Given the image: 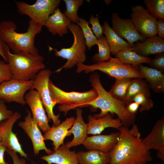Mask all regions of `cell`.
<instances>
[{
    "instance_id": "1",
    "label": "cell",
    "mask_w": 164,
    "mask_h": 164,
    "mask_svg": "<svg viewBox=\"0 0 164 164\" xmlns=\"http://www.w3.org/2000/svg\"><path fill=\"white\" fill-rule=\"evenodd\" d=\"M118 130V140L109 152V164H145L152 160L151 153L144 144L137 125H133L131 129L122 126Z\"/></svg>"
},
{
    "instance_id": "2",
    "label": "cell",
    "mask_w": 164,
    "mask_h": 164,
    "mask_svg": "<svg viewBox=\"0 0 164 164\" xmlns=\"http://www.w3.org/2000/svg\"><path fill=\"white\" fill-rule=\"evenodd\" d=\"M27 31L17 32V26L12 21L3 20L0 22V39L11 50L13 53L24 52L37 56L38 50L34 45L35 38L40 33L42 26L30 19Z\"/></svg>"
},
{
    "instance_id": "3",
    "label": "cell",
    "mask_w": 164,
    "mask_h": 164,
    "mask_svg": "<svg viewBox=\"0 0 164 164\" xmlns=\"http://www.w3.org/2000/svg\"><path fill=\"white\" fill-rule=\"evenodd\" d=\"M89 81L97 91V96L94 100L86 104L85 107L90 106L93 109H100L101 112L97 114L98 116L108 113L115 114L125 127L128 128L134 124L136 116L128 112L123 101L116 99L105 90L101 83L98 73L95 72L91 74Z\"/></svg>"
},
{
    "instance_id": "4",
    "label": "cell",
    "mask_w": 164,
    "mask_h": 164,
    "mask_svg": "<svg viewBox=\"0 0 164 164\" xmlns=\"http://www.w3.org/2000/svg\"><path fill=\"white\" fill-rule=\"evenodd\" d=\"M6 56L7 63L14 79L21 81L33 80L38 72L45 68L44 58L40 55L35 56L24 52L12 53L8 47Z\"/></svg>"
},
{
    "instance_id": "5",
    "label": "cell",
    "mask_w": 164,
    "mask_h": 164,
    "mask_svg": "<svg viewBox=\"0 0 164 164\" xmlns=\"http://www.w3.org/2000/svg\"><path fill=\"white\" fill-rule=\"evenodd\" d=\"M49 87L52 100L60 104L58 109L65 115L71 110L85 107L86 104L94 100L97 96V91L93 88L83 92L64 91L55 85L50 79Z\"/></svg>"
},
{
    "instance_id": "6",
    "label": "cell",
    "mask_w": 164,
    "mask_h": 164,
    "mask_svg": "<svg viewBox=\"0 0 164 164\" xmlns=\"http://www.w3.org/2000/svg\"><path fill=\"white\" fill-rule=\"evenodd\" d=\"M76 72L86 73L99 70L115 79L123 78L144 79L142 74L133 65L126 64L119 58L111 57L108 60L86 65L79 63L77 65Z\"/></svg>"
},
{
    "instance_id": "7",
    "label": "cell",
    "mask_w": 164,
    "mask_h": 164,
    "mask_svg": "<svg viewBox=\"0 0 164 164\" xmlns=\"http://www.w3.org/2000/svg\"><path fill=\"white\" fill-rule=\"evenodd\" d=\"M73 37V42L71 46L63 48L58 51L49 46L50 51L53 50L55 56L67 60V62L55 72L59 73L62 69H70L79 63H84L86 60L85 51L87 47L85 41L80 27L77 24L71 23L68 27Z\"/></svg>"
},
{
    "instance_id": "8",
    "label": "cell",
    "mask_w": 164,
    "mask_h": 164,
    "mask_svg": "<svg viewBox=\"0 0 164 164\" xmlns=\"http://www.w3.org/2000/svg\"><path fill=\"white\" fill-rule=\"evenodd\" d=\"M14 2L19 13L28 15L30 19L42 26L61 3L60 0H37L33 5L23 1Z\"/></svg>"
},
{
    "instance_id": "9",
    "label": "cell",
    "mask_w": 164,
    "mask_h": 164,
    "mask_svg": "<svg viewBox=\"0 0 164 164\" xmlns=\"http://www.w3.org/2000/svg\"><path fill=\"white\" fill-rule=\"evenodd\" d=\"M51 74V71L48 69L40 71L33 80L31 89L38 91L49 121L52 120L53 125L57 126L60 124L61 121L59 119L60 114L55 115L53 111V108L56 103L52 99L49 87L50 77Z\"/></svg>"
},
{
    "instance_id": "10",
    "label": "cell",
    "mask_w": 164,
    "mask_h": 164,
    "mask_svg": "<svg viewBox=\"0 0 164 164\" xmlns=\"http://www.w3.org/2000/svg\"><path fill=\"white\" fill-rule=\"evenodd\" d=\"M33 80L21 81L12 78L0 84V99L25 105L26 92L31 89Z\"/></svg>"
},
{
    "instance_id": "11",
    "label": "cell",
    "mask_w": 164,
    "mask_h": 164,
    "mask_svg": "<svg viewBox=\"0 0 164 164\" xmlns=\"http://www.w3.org/2000/svg\"><path fill=\"white\" fill-rule=\"evenodd\" d=\"M131 19L138 32L148 38L157 34V20L142 5L131 6Z\"/></svg>"
},
{
    "instance_id": "12",
    "label": "cell",
    "mask_w": 164,
    "mask_h": 164,
    "mask_svg": "<svg viewBox=\"0 0 164 164\" xmlns=\"http://www.w3.org/2000/svg\"><path fill=\"white\" fill-rule=\"evenodd\" d=\"M21 117L20 114L16 111L9 118L0 122V142L6 149L19 153L22 157L27 158L28 155L23 150L16 135L12 131L14 124Z\"/></svg>"
},
{
    "instance_id": "13",
    "label": "cell",
    "mask_w": 164,
    "mask_h": 164,
    "mask_svg": "<svg viewBox=\"0 0 164 164\" xmlns=\"http://www.w3.org/2000/svg\"><path fill=\"white\" fill-rule=\"evenodd\" d=\"M111 23L114 31L121 38L126 39L131 46L135 42H143L147 39L138 32L130 19H122L118 13L112 14Z\"/></svg>"
},
{
    "instance_id": "14",
    "label": "cell",
    "mask_w": 164,
    "mask_h": 164,
    "mask_svg": "<svg viewBox=\"0 0 164 164\" xmlns=\"http://www.w3.org/2000/svg\"><path fill=\"white\" fill-rule=\"evenodd\" d=\"M27 114L24 121L19 122L18 126L22 128L30 138L33 145V153L38 155L40 151L44 150L48 155L52 154L53 151L46 147L44 137L36 122L32 118L31 112L27 110Z\"/></svg>"
},
{
    "instance_id": "15",
    "label": "cell",
    "mask_w": 164,
    "mask_h": 164,
    "mask_svg": "<svg viewBox=\"0 0 164 164\" xmlns=\"http://www.w3.org/2000/svg\"><path fill=\"white\" fill-rule=\"evenodd\" d=\"M24 99L26 104L30 108L32 118L37 123L39 129L44 133L46 132L50 127L38 91L35 89L29 90L25 94Z\"/></svg>"
},
{
    "instance_id": "16",
    "label": "cell",
    "mask_w": 164,
    "mask_h": 164,
    "mask_svg": "<svg viewBox=\"0 0 164 164\" xmlns=\"http://www.w3.org/2000/svg\"><path fill=\"white\" fill-rule=\"evenodd\" d=\"M149 150L154 149L158 151L157 156L164 162V118L157 120L149 134L142 139Z\"/></svg>"
},
{
    "instance_id": "17",
    "label": "cell",
    "mask_w": 164,
    "mask_h": 164,
    "mask_svg": "<svg viewBox=\"0 0 164 164\" xmlns=\"http://www.w3.org/2000/svg\"><path fill=\"white\" fill-rule=\"evenodd\" d=\"M88 135L99 134L108 128L119 130L123 126L118 118H113L109 113L102 116H98L97 114L93 115L89 114L88 115Z\"/></svg>"
},
{
    "instance_id": "18",
    "label": "cell",
    "mask_w": 164,
    "mask_h": 164,
    "mask_svg": "<svg viewBox=\"0 0 164 164\" xmlns=\"http://www.w3.org/2000/svg\"><path fill=\"white\" fill-rule=\"evenodd\" d=\"M119 135V132L109 135L87 136L83 145L88 150L95 149L109 152L117 143Z\"/></svg>"
},
{
    "instance_id": "19",
    "label": "cell",
    "mask_w": 164,
    "mask_h": 164,
    "mask_svg": "<svg viewBox=\"0 0 164 164\" xmlns=\"http://www.w3.org/2000/svg\"><path fill=\"white\" fill-rule=\"evenodd\" d=\"M75 118L73 116L67 117L59 125H53L44 133L43 135L44 140H50L53 142L54 151L64 144V139L68 136V131L73 125Z\"/></svg>"
},
{
    "instance_id": "20",
    "label": "cell",
    "mask_w": 164,
    "mask_h": 164,
    "mask_svg": "<svg viewBox=\"0 0 164 164\" xmlns=\"http://www.w3.org/2000/svg\"><path fill=\"white\" fill-rule=\"evenodd\" d=\"M76 117L73 125L68 132V136L72 134L73 138L72 141L65 144L68 149L81 144H83L88 136V126L83 120L82 110L80 108H76Z\"/></svg>"
},
{
    "instance_id": "21",
    "label": "cell",
    "mask_w": 164,
    "mask_h": 164,
    "mask_svg": "<svg viewBox=\"0 0 164 164\" xmlns=\"http://www.w3.org/2000/svg\"><path fill=\"white\" fill-rule=\"evenodd\" d=\"M72 23L58 7L45 22L44 26L53 35L62 37L68 33V27Z\"/></svg>"
},
{
    "instance_id": "22",
    "label": "cell",
    "mask_w": 164,
    "mask_h": 164,
    "mask_svg": "<svg viewBox=\"0 0 164 164\" xmlns=\"http://www.w3.org/2000/svg\"><path fill=\"white\" fill-rule=\"evenodd\" d=\"M133 66L145 79L150 89L156 93L164 91V75L162 72L142 64Z\"/></svg>"
},
{
    "instance_id": "23",
    "label": "cell",
    "mask_w": 164,
    "mask_h": 164,
    "mask_svg": "<svg viewBox=\"0 0 164 164\" xmlns=\"http://www.w3.org/2000/svg\"><path fill=\"white\" fill-rule=\"evenodd\" d=\"M131 50L143 56L164 52V40L156 35L148 37L142 43L129 47Z\"/></svg>"
},
{
    "instance_id": "24",
    "label": "cell",
    "mask_w": 164,
    "mask_h": 164,
    "mask_svg": "<svg viewBox=\"0 0 164 164\" xmlns=\"http://www.w3.org/2000/svg\"><path fill=\"white\" fill-rule=\"evenodd\" d=\"M40 159L45 161L48 164H79L76 153L74 151H70L64 143L51 154L43 155Z\"/></svg>"
},
{
    "instance_id": "25",
    "label": "cell",
    "mask_w": 164,
    "mask_h": 164,
    "mask_svg": "<svg viewBox=\"0 0 164 164\" xmlns=\"http://www.w3.org/2000/svg\"><path fill=\"white\" fill-rule=\"evenodd\" d=\"M76 156L80 164H108L111 160L109 152L95 149L79 151Z\"/></svg>"
},
{
    "instance_id": "26",
    "label": "cell",
    "mask_w": 164,
    "mask_h": 164,
    "mask_svg": "<svg viewBox=\"0 0 164 164\" xmlns=\"http://www.w3.org/2000/svg\"><path fill=\"white\" fill-rule=\"evenodd\" d=\"M103 27V33L105 36L112 55L115 56L121 50L132 46L114 31L108 22H104Z\"/></svg>"
},
{
    "instance_id": "27",
    "label": "cell",
    "mask_w": 164,
    "mask_h": 164,
    "mask_svg": "<svg viewBox=\"0 0 164 164\" xmlns=\"http://www.w3.org/2000/svg\"><path fill=\"white\" fill-rule=\"evenodd\" d=\"M142 94L148 97L151 96L149 86L143 79L134 78L132 79L128 87L124 101L125 105L132 102L136 95Z\"/></svg>"
},
{
    "instance_id": "28",
    "label": "cell",
    "mask_w": 164,
    "mask_h": 164,
    "mask_svg": "<svg viewBox=\"0 0 164 164\" xmlns=\"http://www.w3.org/2000/svg\"><path fill=\"white\" fill-rule=\"evenodd\" d=\"M129 48L120 50L115 57L119 58L125 63L132 65L149 63L151 60L150 58L141 56L130 50Z\"/></svg>"
},
{
    "instance_id": "29",
    "label": "cell",
    "mask_w": 164,
    "mask_h": 164,
    "mask_svg": "<svg viewBox=\"0 0 164 164\" xmlns=\"http://www.w3.org/2000/svg\"><path fill=\"white\" fill-rule=\"evenodd\" d=\"M132 79L123 78L116 79L108 92L116 99L124 101L128 87Z\"/></svg>"
},
{
    "instance_id": "30",
    "label": "cell",
    "mask_w": 164,
    "mask_h": 164,
    "mask_svg": "<svg viewBox=\"0 0 164 164\" xmlns=\"http://www.w3.org/2000/svg\"><path fill=\"white\" fill-rule=\"evenodd\" d=\"M96 44L98 47V52L92 56L91 60L93 62L96 63L106 61L111 57L110 47L105 36L103 35L97 39Z\"/></svg>"
},
{
    "instance_id": "31",
    "label": "cell",
    "mask_w": 164,
    "mask_h": 164,
    "mask_svg": "<svg viewBox=\"0 0 164 164\" xmlns=\"http://www.w3.org/2000/svg\"><path fill=\"white\" fill-rule=\"evenodd\" d=\"M148 12L158 20H164V0H144Z\"/></svg>"
},
{
    "instance_id": "32",
    "label": "cell",
    "mask_w": 164,
    "mask_h": 164,
    "mask_svg": "<svg viewBox=\"0 0 164 164\" xmlns=\"http://www.w3.org/2000/svg\"><path fill=\"white\" fill-rule=\"evenodd\" d=\"M77 24L81 30L87 47L90 50L93 46L96 44L97 38L90 27L89 22L86 20L79 17Z\"/></svg>"
},
{
    "instance_id": "33",
    "label": "cell",
    "mask_w": 164,
    "mask_h": 164,
    "mask_svg": "<svg viewBox=\"0 0 164 164\" xmlns=\"http://www.w3.org/2000/svg\"><path fill=\"white\" fill-rule=\"evenodd\" d=\"M66 5V10L64 12L66 16L72 23H77L79 17L77 15L79 7L84 3L83 0H64Z\"/></svg>"
},
{
    "instance_id": "34",
    "label": "cell",
    "mask_w": 164,
    "mask_h": 164,
    "mask_svg": "<svg viewBox=\"0 0 164 164\" xmlns=\"http://www.w3.org/2000/svg\"><path fill=\"white\" fill-rule=\"evenodd\" d=\"M134 101L140 105L139 111L141 112L144 111H149L152 108L154 105L153 100L150 97L142 94L135 95L133 98L132 102Z\"/></svg>"
},
{
    "instance_id": "35",
    "label": "cell",
    "mask_w": 164,
    "mask_h": 164,
    "mask_svg": "<svg viewBox=\"0 0 164 164\" xmlns=\"http://www.w3.org/2000/svg\"><path fill=\"white\" fill-rule=\"evenodd\" d=\"M89 23L91 24L92 30L97 39L103 36V27L100 24L97 16L95 17L94 15H91Z\"/></svg>"
},
{
    "instance_id": "36",
    "label": "cell",
    "mask_w": 164,
    "mask_h": 164,
    "mask_svg": "<svg viewBox=\"0 0 164 164\" xmlns=\"http://www.w3.org/2000/svg\"><path fill=\"white\" fill-rule=\"evenodd\" d=\"M149 64L151 67L164 73V52L156 54L154 59L151 60Z\"/></svg>"
},
{
    "instance_id": "37",
    "label": "cell",
    "mask_w": 164,
    "mask_h": 164,
    "mask_svg": "<svg viewBox=\"0 0 164 164\" xmlns=\"http://www.w3.org/2000/svg\"><path fill=\"white\" fill-rule=\"evenodd\" d=\"M12 78V75L7 63L0 60V84Z\"/></svg>"
},
{
    "instance_id": "38",
    "label": "cell",
    "mask_w": 164,
    "mask_h": 164,
    "mask_svg": "<svg viewBox=\"0 0 164 164\" xmlns=\"http://www.w3.org/2000/svg\"><path fill=\"white\" fill-rule=\"evenodd\" d=\"M5 103L0 99V122L9 118L14 113L11 110L8 109Z\"/></svg>"
},
{
    "instance_id": "39",
    "label": "cell",
    "mask_w": 164,
    "mask_h": 164,
    "mask_svg": "<svg viewBox=\"0 0 164 164\" xmlns=\"http://www.w3.org/2000/svg\"><path fill=\"white\" fill-rule=\"evenodd\" d=\"M6 152L11 157L13 164H27L25 160L23 158H20L14 151L7 149Z\"/></svg>"
},
{
    "instance_id": "40",
    "label": "cell",
    "mask_w": 164,
    "mask_h": 164,
    "mask_svg": "<svg viewBox=\"0 0 164 164\" xmlns=\"http://www.w3.org/2000/svg\"><path fill=\"white\" fill-rule=\"evenodd\" d=\"M139 107L140 105L138 103L132 101L125 106V108L129 114L136 116Z\"/></svg>"
},
{
    "instance_id": "41",
    "label": "cell",
    "mask_w": 164,
    "mask_h": 164,
    "mask_svg": "<svg viewBox=\"0 0 164 164\" xmlns=\"http://www.w3.org/2000/svg\"><path fill=\"white\" fill-rule=\"evenodd\" d=\"M157 30L158 36L164 40V20H157Z\"/></svg>"
},
{
    "instance_id": "42",
    "label": "cell",
    "mask_w": 164,
    "mask_h": 164,
    "mask_svg": "<svg viewBox=\"0 0 164 164\" xmlns=\"http://www.w3.org/2000/svg\"><path fill=\"white\" fill-rule=\"evenodd\" d=\"M8 47L0 39V55L3 58L4 61L7 62L6 52Z\"/></svg>"
},
{
    "instance_id": "43",
    "label": "cell",
    "mask_w": 164,
    "mask_h": 164,
    "mask_svg": "<svg viewBox=\"0 0 164 164\" xmlns=\"http://www.w3.org/2000/svg\"><path fill=\"white\" fill-rule=\"evenodd\" d=\"M7 149L0 142V164H8L4 159V154Z\"/></svg>"
},
{
    "instance_id": "44",
    "label": "cell",
    "mask_w": 164,
    "mask_h": 164,
    "mask_svg": "<svg viewBox=\"0 0 164 164\" xmlns=\"http://www.w3.org/2000/svg\"><path fill=\"white\" fill-rule=\"evenodd\" d=\"M112 0H104V2L107 5H109L111 2Z\"/></svg>"
},
{
    "instance_id": "45",
    "label": "cell",
    "mask_w": 164,
    "mask_h": 164,
    "mask_svg": "<svg viewBox=\"0 0 164 164\" xmlns=\"http://www.w3.org/2000/svg\"><path fill=\"white\" fill-rule=\"evenodd\" d=\"M141 164V163H134V164Z\"/></svg>"
},
{
    "instance_id": "46",
    "label": "cell",
    "mask_w": 164,
    "mask_h": 164,
    "mask_svg": "<svg viewBox=\"0 0 164 164\" xmlns=\"http://www.w3.org/2000/svg\"><path fill=\"white\" fill-rule=\"evenodd\" d=\"M155 164H160L159 163H156Z\"/></svg>"
},
{
    "instance_id": "47",
    "label": "cell",
    "mask_w": 164,
    "mask_h": 164,
    "mask_svg": "<svg viewBox=\"0 0 164 164\" xmlns=\"http://www.w3.org/2000/svg\"><path fill=\"white\" fill-rule=\"evenodd\" d=\"M0 142H1V140H0Z\"/></svg>"
}]
</instances>
